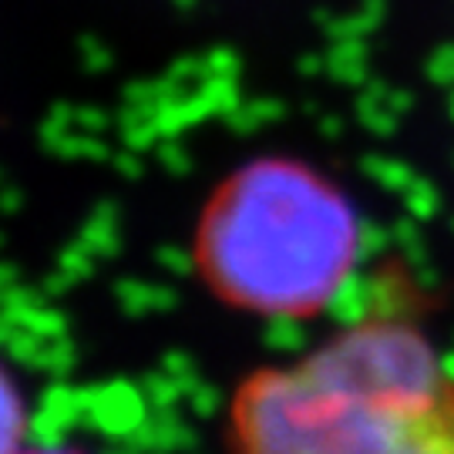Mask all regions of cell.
I'll return each mask as SVG.
<instances>
[{"label": "cell", "mask_w": 454, "mask_h": 454, "mask_svg": "<svg viewBox=\"0 0 454 454\" xmlns=\"http://www.w3.org/2000/svg\"><path fill=\"white\" fill-rule=\"evenodd\" d=\"M229 454H454V367L418 324L373 313L232 390Z\"/></svg>", "instance_id": "obj_1"}, {"label": "cell", "mask_w": 454, "mask_h": 454, "mask_svg": "<svg viewBox=\"0 0 454 454\" xmlns=\"http://www.w3.org/2000/svg\"><path fill=\"white\" fill-rule=\"evenodd\" d=\"M357 256L354 223L333 195L283 168H256L212 199L199 266L232 307L266 317L324 309Z\"/></svg>", "instance_id": "obj_2"}, {"label": "cell", "mask_w": 454, "mask_h": 454, "mask_svg": "<svg viewBox=\"0 0 454 454\" xmlns=\"http://www.w3.org/2000/svg\"><path fill=\"white\" fill-rule=\"evenodd\" d=\"M24 434V407L11 377L0 371V454H17Z\"/></svg>", "instance_id": "obj_3"}]
</instances>
